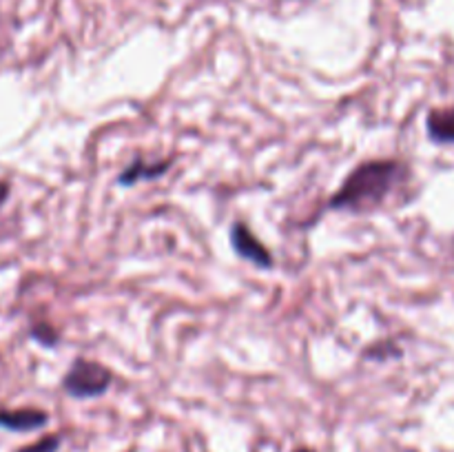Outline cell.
Returning a JSON list of instances; mask_svg holds the SVG:
<instances>
[{
    "label": "cell",
    "instance_id": "ba28073f",
    "mask_svg": "<svg viewBox=\"0 0 454 452\" xmlns=\"http://www.w3.org/2000/svg\"><path fill=\"white\" fill-rule=\"evenodd\" d=\"M29 335L31 339L38 341L40 346H44V348H56L58 344H60V332L56 331V326H51L49 322H35L31 323L29 328Z\"/></svg>",
    "mask_w": 454,
    "mask_h": 452
},
{
    "label": "cell",
    "instance_id": "277c9868",
    "mask_svg": "<svg viewBox=\"0 0 454 452\" xmlns=\"http://www.w3.org/2000/svg\"><path fill=\"white\" fill-rule=\"evenodd\" d=\"M171 167L173 158L153 160V162H149L146 158H140V155H137L136 160H131V162L120 171L118 184L124 186V189H131V186L140 184V182H151L158 180V177H164Z\"/></svg>",
    "mask_w": 454,
    "mask_h": 452
},
{
    "label": "cell",
    "instance_id": "5b68a950",
    "mask_svg": "<svg viewBox=\"0 0 454 452\" xmlns=\"http://www.w3.org/2000/svg\"><path fill=\"white\" fill-rule=\"evenodd\" d=\"M49 424V415L40 408H16V410H0V428L12 433H31L44 428Z\"/></svg>",
    "mask_w": 454,
    "mask_h": 452
},
{
    "label": "cell",
    "instance_id": "30bf717a",
    "mask_svg": "<svg viewBox=\"0 0 454 452\" xmlns=\"http://www.w3.org/2000/svg\"><path fill=\"white\" fill-rule=\"evenodd\" d=\"M9 195V184L7 182H3V184H0V204L4 202V198H7Z\"/></svg>",
    "mask_w": 454,
    "mask_h": 452
},
{
    "label": "cell",
    "instance_id": "52a82bcc",
    "mask_svg": "<svg viewBox=\"0 0 454 452\" xmlns=\"http://www.w3.org/2000/svg\"><path fill=\"white\" fill-rule=\"evenodd\" d=\"M362 357L372 363H386V362H393V359H402L403 350L395 339H380L375 341V344L366 346Z\"/></svg>",
    "mask_w": 454,
    "mask_h": 452
},
{
    "label": "cell",
    "instance_id": "8fae6325",
    "mask_svg": "<svg viewBox=\"0 0 454 452\" xmlns=\"http://www.w3.org/2000/svg\"><path fill=\"white\" fill-rule=\"evenodd\" d=\"M293 452H315L313 448H306V446H301V448H295V450Z\"/></svg>",
    "mask_w": 454,
    "mask_h": 452
},
{
    "label": "cell",
    "instance_id": "3957f363",
    "mask_svg": "<svg viewBox=\"0 0 454 452\" xmlns=\"http://www.w3.org/2000/svg\"><path fill=\"white\" fill-rule=\"evenodd\" d=\"M229 239L235 255L242 257L248 264L257 266V269L262 270H270L275 266V255L270 253V248L253 233V229L247 222H233V226H231L229 230Z\"/></svg>",
    "mask_w": 454,
    "mask_h": 452
},
{
    "label": "cell",
    "instance_id": "7a4b0ae2",
    "mask_svg": "<svg viewBox=\"0 0 454 452\" xmlns=\"http://www.w3.org/2000/svg\"><path fill=\"white\" fill-rule=\"evenodd\" d=\"M111 384H114L111 368L84 357L74 359L71 366L67 368L65 377H62V390L71 399H80V401L102 397V394L109 393Z\"/></svg>",
    "mask_w": 454,
    "mask_h": 452
},
{
    "label": "cell",
    "instance_id": "8992f818",
    "mask_svg": "<svg viewBox=\"0 0 454 452\" xmlns=\"http://www.w3.org/2000/svg\"><path fill=\"white\" fill-rule=\"evenodd\" d=\"M426 133L434 144H454V106L430 111L426 118Z\"/></svg>",
    "mask_w": 454,
    "mask_h": 452
},
{
    "label": "cell",
    "instance_id": "9c48e42d",
    "mask_svg": "<svg viewBox=\"0 0 454 452\" xmlns=\"http://www.w3.org/2000/svg\"><path fill=\"white\" fill-rule=\"evenodd\" d=\"M58 448H60V434H47V437L38 439L35 443H29L16 452H58Z\"/></svg>",
    "mask_w": 454,
    "mask_h": 452
},
{
    "label": "cell",
    "instance_id": "6da1fadb",
    "mask_svg": "<svg viewBox=\"0 0 454 452\" xmlns=\"http://www.w3.org/2000/svg\"><path fill=\"white\" fill-rule=\"evenodd\" d=\"M411 177V168L397 158H375L350 168L340 189L328 198L324 211L362 213L377 211L388 202L390 195L397 193Z\"/></svg>",
    "mask_w": 454,
    "mask_h": 452
}]
</instances>
